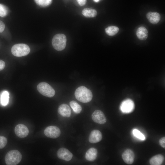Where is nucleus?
Returning <instances> with one entry per match:
<instances>
[{
  "mask_svg": "<svg viewBox=\"0 0 165 165\" xmlns=\"http://www.w3.org/2000/svg\"><path fill=\"white\" fill-rule=\"evenodd\" d=\"M75 95L78 100L84 103L90 102L93 97L91 91L84 86H80L76 90Z\"/></svg>",
  "mask_w": 165,
  "mask_h": 165,
  "instance_id": "1",
  "label": "nucleus"
},
{
  "mask_svg": "<svg viewBox=\"0 0 165 165\" xmlns=\"http://www.w3.org/2000/svg\"><path fill=\"white\" fill-rule=\"evenodd\" d=\"M22 158L21 154L17 150L9 151L6 154L5 160L7 165H16L20 162Z\"/></svg>",
  "mask_w": 165,
  "mask_h": 165,
  "instance_id": "2",
  "label": "nucleus"
},
{
  "mask_svg": "<svg viewBox=\"0 0 165 165\" xmlns=\"http://www.w3.org/2000/svg\"><path fill=\"white\" fill-rule=\"evenodd\" d=\"M66 42V37L64 34H58L53 38L52 43L53 46L56 50L60 51L65 48Z\"/></svg>",
  "mask_w": 165,
  "mask_h": 165,
  "instance_id": "3",
  "label": "nucleus"
},
{
  "mask_svg": "<svg viewBox=\"0 0 165 165\" xmlns=\"http://www.w3.org/2000/svg\"><path fill=\"white\" fill-rule=\"evenodd\" d=\"M11 51L14 56L21 57L28 55L30 52V49L26 44L19 43L14 45L11 48Z\"/></svg>",
  "mask_w": 165,
  "mask_h": 165,
  "instance_id": "4",
  "label": "nucleus"
},
{
  "mask_svg": "<svg viewBox=\"0 0 165 165\" xmlns=\"http://www.w3.org/2000/svg\"><path fill=\"white\" fill-rule=\"evenodd\" d=\"M38 91L42 95L49 97H51L55 94V91L53 87L49 84L45 82L39 83L37 86Z\"/></svg>",
  "mask_w": 165,
  "mask_h": 165,
  "instance_id": "5",
  "label": "nucleus"
},
{
  "mask_svg": "<svg viewBox=\"0 0 165 165\" xmlns=\"http://www.w3.org/2000/svg\"><path fill=\"white\" fill-rule=\"evenodd\" d=\"M45 135L48 137L56 138L59 136L61 134V131L57 127L51 126L47 127L44 130Z\"/></svg>",
  "mask_w": 165,
  "mask_h": 165,
  "instance_id": "6",
  "label": "nucleus"
},
{
  "mask_svg": "<svg viewBox=\"0 0 165 165\" xmlns=\"http://www.w3.org/2000/svg\"><path fill=\"white\" fill-rule=\"evenodd\" d=\"M93 121L98 124H103L106 122V119L103 112L101 110H95L92 115Z\"/></svg>",
  "mask_w": 165,
  "mask_h": 165,
  "instance_id": "7",
  "label": "nucleus"
},
{
  "mask_svg": "<svg viewBox=\"0 0 165 165\" xmlns=\"http://www.w3.org/2000/svg\"><path fill=\"white\" fill-rule=\"evenodd\" d=\"M134 108V102L131 99H128L124 101L120 106V109L122 112L129 113L131 112Z\"/></svg>",
  "mask_w": 165,
  "mask_h": 165,
  "instance_id": "8",
  "label": "nucleus"
},
{
  "mask_svg": "<svg viewBox=\"0 0 165 165\" xmlns=\"http://www.w3.org/2000/svg\"><path fill=\"white\" fill-rule=\"evenodd\" d=\"M14 132L17 137L20 138H24L28 135L29 130L25 125L20 124L16 125L15 127Z\"/></svg>",
  "mask_w": 165,
  "mask_h": 165,
  "instance_id": "9",
  "label": "nucleus"
},
{
  "mask_svg": "<svg viewBox=\"0 0 165 165\" xmlns=\"http://www.w3.org/2000/svg\"><path fill=\"white\" fill-rule=\"evenodd\" d=\"M57 154L59 159L66 161H70L73 156L72 153L68 149L64 148H61L59 149Z\"/></svg>",
  "mask_w": 165,
  "mask_h": 165,
  "instance_id": "10",
  "label": "nucleus"
},
{
  "mask_svg": "<svg viewBox=\"0 0 165 165\" xmlns=\"http://www.w3.org/2000/svg\"><path fill=\"white\" fill-rule=\"evenodd\" d=\"M122 157L123 160L126 163L131 164L134 161V154L132 150L127 149L122 154Z\"/></svg>",
  "mask_w": 165,
  "mask_h": 165,
  "instance_id": "11",
  "label": "nucleus"
},
{
  "mask_svg": "<svg viewBox=\"0 0 165 165\" xmlns=\"http://www.w3.org/2000/svg\"><path fill=\"white\" fill-rule=\"evenodd\" d=\"M102 138V134L99 130H95L92 131L89 136V141L92 143H94L100 141Z\"/></svg>",
  "mask_w": 165,
  "mask_h": 165,
  "instance_id": "12",
  "label": "nucleus"
},
{
  "mask_svg": "<svg viewBox=\"0 0 165 165\" xmlns=\"http://www.w3.org/2000/svg\"><path fill=\"white\" fill-rule=\"evenodd\" d=\"M58 112L63 117H69L71 116V110L66 104H63L60 105L58 107Z\"/></svg>",
  "mask_w": 165,
  "mask_h": 165,
  "instance_id": "13",
  "label": "nucleus"
},
{
  "mask_svg": "<svg viewBox=\"0 0 165 165\" xmlns=\"http://www.w3.org/2000/svg\"><path fill=\"white\" fill-rule=\"evenodd\" d=\"M146 16L149 21L153 24H157L161 19L160 14L156 12H149L147 13Z\"/></svg>",
  "mask_w": 165,
  "mask_h": 165,
  "instance_id": "14",
  "label": "nucleus"
},
{
  "mask_svg": "<svg viewBox=\"0 0 165 165\" xmlns=\"http://www.w3.org/2000/svg\"><path fill=\"white\" fill-rule=\"evenodd\" d=\"M97 151L94 148H91L86 152L85 155L86 159L90 161L94 160L97 156Z\"/></svg>",
  "mask_w": 165,
  "mask_h": 165,
  "instance_id": "15",
  "label": "nucleus"
},
{
  "mask_svg": "<svg viewBox=\"0 0 165 165\" xmlns=\"http://www.w3.org/2000/svg\"><path fill=\"white\" fill-rule=\"evenodd\" d=\"M136 34L138 38L141 40H145L148 37L147 30L143 26L140 27L137 29Z\"/></svg>",
  "mask_w": 165,
  "mask_h": 165,
  "instance_id": "16",
  "label": "nucleus"
},
{
  "mask_svg": "<svg viewBox=\"0 0 165 165\" xmlns=\"http://www.w3.org/2000/svg\"><path fill=\"white\" fill-rule=\"evenodd\" d=\"M164 160L163 156L161 154H158L152 157L149 160L150 164L151 165H160Z\"/></svg>",
  "mask_w": 165,
  "mask_h": 165,
  "instance_id": "17",
  "label": "nucleus"
},
{
  "mask_svg": "<svg viewBox=\"0 0 165 165\" xmlns=\"http://www.w3.org/2000/svg\"><path fill=\"white\" fill-rule=\"evenodd\" d=\"M82 13L85 16L88 17H95L97 14L95 9L89 8L84 9L82 11Z\"/></svg>",
  "mask_w": 165,
  "mask_h": 165,
  "instance_id": "18",
  "label": "nucleus"
},
{
  "mask_svg": "<svg viewBox=\"0 0 165 165\" xmlns=\"http://www.w3.org/2000/svg\"><path fill=\"white\" fill-rule=\"evenodd\" d=\"M106 33L110 36H113L119 32V28L116 26H111L106 28L105 30Z\"/></svg>",
  "mask_w": 165,
  "mask_h": 165,
  "instance_id": "19",
  "label": "nucleus"
},
{
  "mask_svg": "<svg viewBox=\"0 0 165 165\" xmlns=\"http://www.w3.org/2000/svg\"><path fill=\"white\" fill-rule=\"evenodd\" d=\"M69 104L70 107L75 113L79 114L81 112L82 110V107L76 101H72L70 102Z\"/></svg>",
  "mask_w": 165,
  "mask_h": 165,
  "instance_id": "20",
  "label": "nucleus"
},
{
  "mask_svg": "<svg viewBox=\"0 0 165 165\" xmlns=\"http://www.w3.org/2000/svg\"><path fill=\"white\" fill-rule=\"evenodd\" d=\"M9 94L8 91H5L1 94V102L3 106L7 105L9 102Z\"/></svg>",
  "mask_w": 165,
  "mask_h": 165,
  "instance_id": "21",
  "label": "nucleus"
},
{
  "mask_svg": "<svg viewBox=\"0 0 165 165\" xmlns=\"http://www.w3.org/2000/svg\"><path fill=\"white\" fill-rule=\"evenodd\" d=\"M52 0H35V3L42 7L48 6L51 3Z\"/></svg>",
  "mask_w": 165,
  "mask_h": 165,
  "instance_id": "22",
  "label": "nucleus"
},
{
  "mask_svg": "<svg viewBox=\"0 0 165 165\" xmlns=\"http://www.w3.org/2000/svg\"><path fill=\"white\" fill-rule=\"evenodd\" d=\"M8 13L7 7L4 5L0 4V16L4 17L7 15Z\"/></svg>",
  "mask_w": 165,
  "mask_h": 165,
  "instance_id": "23",
  "label": "nucleus"
},
{
  "mask_svg": "<svg viewBox=\"0 0 165 165\" xmlns=\"http://www.w3.org/2000/svg\"><path fill=\"white\" fill-rule=\"evenodd\" d=\"M133 133L134 135L138 138L141 140L145 139V136L138 130L134 129L133 131Z\"/></svg>",
  "mask_w": 165,
  "mask_h": 165,
  "instance_id": "24",
  "label": "nucleus"
},
{
  "mask_svg": "<svg viewBox=\"0 0 165 165\" xmlns=\"http://www.w3.org/2000/svg\"><path fill=\"white\" fill-rule=\"evenodd\" d=\"M7 139L5 137L0 136V149L3 148L6 145Z\"/></svg>",
  "mask_w": 165,
  "mask_h": 165,
  "instance_id": "25",
  "label": "nucleus"
},
{
  "mask_svg": "<svg viewBox=\"0 0 165 165\" xmlns=\"http://www.w3.org/2000/svg\"><path fill=\"white\" fill-rule=\"evenodd\" d=\"M159 143L162 147L165 148V137H164L160 139Z\"/></svg>",
  "mask_w": 165,
  "mask_h": 165,
  "instance_id": "26",
  "label": "nucleus"
},
{
  "mask_svg": "<svg viewBox=\"0 0 165 165\" xmlns=\"http://www.w3.org/2000/svg\"><path fill=\"white\" fill-rule=\"evenodd\" d=\"M5 28V25L4 23L0 20V33L2 32Z\"/></svg>",
  "mask_w": 165,
  "mask_h": 165,
  "instance_id": "27",
  "label": "nucleus"
},
{
  "mask_svg": "<svg viewBox=\"0 0 165 165\" xmlns=\"http://www.w3.org/2000/svg\"><path fill=\"white\" fill-rule=\"evenodd\" d=\"M78 4L81 6L84 5L86 2V0H77Z\"/></svg>",
  "mask_w": 165,
  "mask_h": 165,
  "instance_id": "28",
  "label": "nucleus"
},
{
  "mask_svg": "<svg viewBox=\"0 0 165 165\" xmlns=\"http://www.w3.org/2000/svg\"><path fill=\"white\" fill-rule=\"evenodd\" d=\"M5 62L2 60H0V71L3 70L5 68Z\"/></svg>",
  "mask_w": 165,
  "mask_h": 165,
  "instance_id": "29",
  "label": "nucleus"
},
{
  "mask_svg": "<svg viewBox=\"0 0 165 165\" xmlns=\"http://www.w3.org/2000/svg\"><path fill=\"white\" fill-rule=\"evenodd\" d=\"M95 2H98L99 0H94Z\"/></svg>",
  "mask_w": 165,
  "mask_h": 165,
  "instance_id": "30",
  "label": "nucleus"
}]
</instances>
